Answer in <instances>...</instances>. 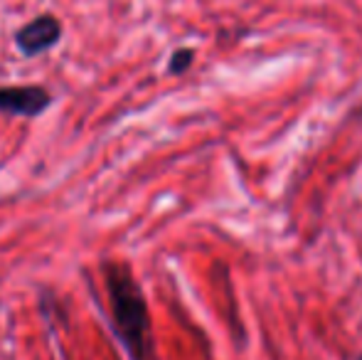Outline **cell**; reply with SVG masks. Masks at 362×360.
Returning <instances> with one entry per match:
<instances>
[{"mask_svg":"<svg viewBox=\"0 0 362 360\" xmlns=\"http://www.w3.org/2000/svg\"><path fill=\"white\" fill-rule=\"evenodd\" d=\"M106 301H109V321L119 346L129 360H158L153 341L151 308L139 279L134 277L126 262H104L101 265Z\"/></svg>","mask_w":362,"mask_h":360,"instance_id":"1","label":"cell"},{"mask_svg":"<svg viewBox=\"0 0 362 360\" xmlns=\"http://www.w3.org/2000/svg\"><path fill=\"white\" fill-rule=\"evenodd\" d=\"M62 20L52 13H40L15 33V47L23 57H37L54 50L62 40Z\"/></svg>","mask_w":362,"mask_h":360,"instance_id":"2","label":"cell"},{"mask_svg":"<svg viewBox=\"0 0 362 360\" xmlns=\"http://www.w3.org/2000/svg\"><path fill=\"white\" fill-rule=\"evenodd\" d=\"M54 104L49 89L40 84H0V114L20 116V119H37Z\"/></svg>","mask_w":362,"mask_h":360,"instance_id":"3","label":"cell"},{"mask_svg":"<svg viewBox=\"0 0 362 360\" xmlns=\"http://www.w3.org/2000/svg\"><path fill=\"white\" fill-rule=\"evenodd\" d=\"M192 62H195V50H190V47L175 50L173 57H170V62H168V72L175 74V77L177 74H185Z\"/></svg>","mask_w":362,"mask_h":360,"instance_id":"4","label":"cell"},{"mask_svg":"<svg viewBox=\"0 0 362 360\" xmlns=\"http://www.w3.org/2000/svg\"><path fill=\"white\" fill-rule=\"evenodd\" d=\"M355 360H362V353H360V356H358V358H355Z\"/></svg>","mask_w":362,"mask_h":360,"instance_id":"5","label":"cell"}]
</instances>
